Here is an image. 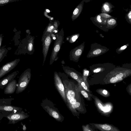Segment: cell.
Segmentation results:
<instances>
[{
  "instance_id": "cell-29",
  "label": "cell",
  "mask_w": 131,
  "mask_h": 131,
  "mask_svg": "<svg viewBox=\"0 0 131 131\" xmlns=\"http://www.w3.org/2000/svg\"><path fill=\"white\" fill-rule=\"evenodd\" d=\"M101 70V69L100 68H97L94 70V73H97L99 72Z\"/></svg>"
},
{
  "instance_id": "cell-33",
  "label": "cell",
  "mask_w": 131,
  "mask_h": 131,
  "mask_svg": "<svg viewBox=\"0 0 131 131\" xmlns=\"http://www.w3.org/2000/svg\"><path fill=\"white\" fill-rule=\"evenodd\" d=\"M103 93L105 94H107V91L105 90H104L103 91Z\"/></svg>"
},
{
  "instance_id": "cell-7",
  "label": "cell",
  "mask_w": 131,
  "mask_h": 131,
  "mask_svg": "<svg viewBox=\"0 0 131 131\" xmlns=\"http://www.w3.org/2000/svg\"><path fill=\"white\" fill-rule=\"evenodd\" d=\"M89 124L95 129L100 131H121L117 127L107 123H92Z\"/></svg>"
},
{
  "instance_id": "cell-21",
  "label": "cell",
  "mask_w": 131,
  "mask_h": 131,
  "mask_svg": "<svg viewBox=\"0 0 131 131\" xmlns=\"http://www.w3.org/2000/svg\"><path fill=\"white\" fill-rule=\"evenodd\" d=\"M81 93L83 95L85 98H87L88 97V94L85 91H81Z\"/></svg>"
},
{
  "instance_id": "cell-3",
  "label": "cell",
  "mask_w": 131,
  "mask_h": 131,
  "mask_svg": "<svg viewBox=\"0 0 131 131\" xmlns=\"http://www.w3.org/2000/svg\"><path fill=\"white\" fill-rule=\"evenodd\" d=\"M31 74V69L28 68L21 74L17 83L16 93L18 94L24 91L27 87L30 81Z\"/></svg>"
},
{
  "instance_id": "cell-23",
  "label": "cell",
  "mask_w": 131,
  "mask_h": 131,
  "mask_svg": "<svg viewBox=\"0 0 131 131\" xmlns=\"http://www.w3.org/2000/svg\"><path fill=\"white\" fill-rule=\"evenodd\" d=\"M3 36L2 34H0V49L1 48L3 40Z\"/></svg>"
},
{
  "instance_id": "cell-12",
  "label": "cell",
  "mask_w": 131,
  "mask_h": 131,
  "mask_svg": "<svg viewBox=\"0 0 131 131\" xmlns=\"http://www.w3.org/2000/svg\"><path fill=\"white\" fill-rule=\"evenodd\" d=\"M82 127L83 131H98L89 124L83 125Z\"/></svg>"
},
{
  "instance_id": "cell-36",
  "label": "cell",
  "mask_w": 131,
  "mask_h": 131,
  "mask_svg": "<svg viewBox=\"0 0 131 131\" xmlns=\"http://www.w3.org/2000/svg\"><path fill=\"white\" fill-rule=\"evenodd\" d=\"M53 26H50V28L52 29L53 28Z\"/></svg>"
},
{
  "instance_id": "cell-9",
  "label": "cell",
  "mask_w": 131,
  "mask_h": 131,
  "mask_svg": "<svg viewBox=\"0 0 131 131\" xmlns=\"http://www.w3.org/2000/svg\"><path fill=\"white\" fill-rule=\"evenodd\" d=\"M51 41V34H49L44 38L43 42V45L42 51L43 56V66L44 65L46 59Z\"/></svg>"
},
{
  "instance_id": "cell-27",
  "label": "cell",
  "mask_w": 131,
  "mask_h": 131,
  "mask_svg": "<svg viewBox=\"0 0 131 131\" xmlns=\"http://www.w3.org/2000/svg\"><path fill=\"white\" fill-rule=\"evenodd\" d=\"M78 11H79L78 9L77 8H76L74 9V11L73 12V14L74 15H77L78 14Z\"/></svg>"
},
{
  "instance_id": "cell-17",
  "label": "cell",
  "mask_w": 131,
  "mask_h": 131,
  "mask_svg": "<svg viewBox=\"0 0 131 131\" xmlns=\"http://www.w3.org/2000/svg\"><path fill=\"white\" fill-rule=\"evenodd\" d=\"M33 44L31 43H28L27 46L28 50L29 51H31L33 49Z\"/></svg>"
},
{
  "instance_id": "cell-26",
  "label": "cell",
  "mask_w": 131,
  "mask_h": 131,
  "mask_svg": "<svg viewBox=\"0 0 131 131\" xmlns=\"http://www.w3.org/2000/svg\"><path fill=\"white\" fill-rule=\"evenodd\" d=\"M81 85L83 87L84 89L85 90H87V87L84 82H82L81 83Z\"/></svg>"
},
{
  "instance_id": "cell-6",
  "label": "cell",
  "mask_w": 131,
  "mask_h": 131,
  "mask_svg": "<svg viewBox=\"0 0 131 131\" xmlns=\"http://www.w3.org/2000/svg\"><path fill=\"white\" fill-rule=\"evenodd\" d=\"M20 61L19 59H16L3 65L0 68V79L14 69Z\"/></svg>"
},
{
  "instance_id": "cell-34",
  "label": "cell",
  "mask_w": 131,
  "mask_h": 131,
  "mask_svg": "<svg viewBox=\"0 0 131 131\" xmlns=\"http://www.w3.org/2000/svg\"><path fill=\"white\" fill-rule=\"evenodd\" d=\"M89 71H86L85 72H84L85 73H86L85 74L86 75H88L89 73Z\"/></svg>"
},
{
  "instance_id": "cell-8",
  "label": "cell",
  "mask_w": 131,
  "mask_h": 131,
  "mask_svg": "<svg viewBox=\"0 0 131 131\" xmlns=\"http://www.w3.org/2000/svg\"><path fill=\"white\" fill-rule=\"evenodd\" d=\"M18 73V71H15L0 80V89H2L5 87L14 79Z\"/></svg>"
},
{
  "instance_id": "cell-1",
  "label": "cell",
  "mask_w": 131,
  "mask_h": 131,
  "mask_svg": "<svg viewBox=\"0 0 131 131\" xmlns=\"http://www.w3.org/2000/svg\"><path fill=\"white\" fill-rule=\"evenodd\" d=\"M59 74L64 87L67 101L66 104L73 114L74 109L80 106L81 104L75 98V92L72 89L71 82L68 76L64 73L60 72Z\"/></svg>"
},
{
  "instance_id": "cell-38",
  "label": "cell",
  "mask_w": 131,
  "mask_h": 131,
  "mask_svg": "<svg viewBox=\"0 0 131 131\" xmlns=\"http://www.w3.org/2000/svg\"><path fill=\"white\" fill-rule=\"evenodd\" d=\"M54 32H55V33H57V30H55L54 31Z\"/></svg>"
},
{
  "instance_id": "cell-28",
  "label": "cell",
  "mask_w": 131,
  "mask_h": 131,
  "mask_svg": "<svg viewBox=\"0 0 131 131\" xmlns=\"http://www.w3.org/2000/svg\"><path fill=\"white\" fill-rule=\"evenodd\" d=\"M78 36L75 35L73 36L72 38V40L73 41H74L78 38Z\"/></svg>"
},
{
  "instance_id": "cell-35",
  "label": "cell",
  "mask_w": 131,
  "mask_h": 131,
  "mask_svg": "<svg viewBox=\"0 0 131 131\" xmlns=\"http://www.w3.org/2000/svg\"><path fill=\"white\" fill-rule=\"evenodd\" d=\"M46 11L47 12L49 13L50 12V11L49 10H48V9H47L46 10Z\"/></svg>"
},
{
  "instance_id": "cell-39",
  "label": "cell",
  "mask_w": 131,
  "mask_h": 131,
  "mask_svg": "<svg viewBox=\"0 0 131 131\" xmlns=\"http://www.w3.org/2000/svg\"></svg>"
},
{
  "instance_id": "cell-19",
  "label": "cell",
  "mask_w": 131,
  "mask_h": 131,
  "mask_svg": "<svg viewBox=\"0 0 131 131\" xmlns=\"http://www.w3.org/2000/svg\"><path fill=\"white\" fill-rule=\"evenodd\" d=\"M123 76V74L122 73H120L117 74L116 76L117 80H122V77Z\"/></svg>"
},
{
  "instance_id": "cell-4",
  "label": "cell",
  "mask_w": 131,
  "mask_h": 131,
  "mask_svg": "<svg viewBox=\"0 0 131 131\" xmlns=\"http://www.w3.org/2000/svg\"><path fill=\"white\" fill-rule=\"evenodd\" d=\"M54 79L55 87L62 99L66 104L67 101L64 86L58 74L56 71L54 73Z\"/></svg>"
},
{
  "instance_id": "cell-14",
  "label": "cell",
  "mask_w": 131,
  "mask_h": 131,
  "mask_svg": "<svg viewBox=\"0 0 131 131\" xmlns=\"http://www.w3.org/2000/svg\"><path fill=\"white\" fill-rule=\"evenodd\" d=\"M22 116L19 114H14L11 116L12 119L14 120H17L23 118Z\"/></svg>"
},
{
  "instance_id": "cell-31",
  "label": "cell",
  "mask_w": 131,
  "mask_h": 131,
  "mask_svg": "<svg viewBox=\"0 0 131 131\" xmlns=\"http://www.w3.org/2000/svg\"><path fill=\"white\" fill-rule=\"evenodd\" d=\"M127 47V46L126 45H124L121 47V50H123L126 49Z\"/></svg>"
},
{
  "instance_id": "cell-13",
  "label": "cell",
  "mask_w": 131,
  "mask_h": 131,
  "mask_svg": "<svg viewBox=\"0 0 131 131\" xmlns=\"http://www.w3.org/2000/svg\"><path fill=\"white\" fill-rule=\"evenodd\" d=\"M18 1L19 0H0V6H4L10 3Z\"/></svg>"
},
{
  "instance_id": "cell-32",
  "label": "cell",
  "mask_w": 131,
  "mask_h": 131,
  "mask_svg": "<svg viewBox=\"0 0 131 131\" xmlns=\"http://www.w3.org/2000/svg\"><path fill=\"white\" fill-rule=\"evenodd\" d=\"M128 18H130V19L131 18V11H130V12L128 14Z\"/></svg>"
},
{
  "instance_id": "cell-15",
  "label": "cell",
  "mask_w": 131,
  "mask_h": 131,
  "mask_svg": "<svg viewBox=\"0 0 131 131\" xmlns=\"http://www.w3.org/2000/svg\"><path fill=\"white\" fill-rule=\"evenodd\" d=\"M3 109L6 111H12L13 110L14 108L12 106H6L3 107Z\"/></svg>"
},
{
  "instance_id": "cell-2",
  "label": "cell",
  "mask_w": 131,
  "mask_h": 131,
  "mask_svg": "<svg viewBox=\"0 0 131 131\" xmlns=\"http://www.w3.org/2000/svg\"><path fill=\"white\" fill-rule=\"evenodd\" d=\"M41 105L51 116L57 121L61 122L63 121L64 117L60 113L51 101L47 99H45L42 101Z\"/></svg>"
},
{
  "instance_id": "cell-22",
  "label": "cell",
  "mask_w": 131,
  "mask_h": 131,
  "mask_svg": "<svg viewBox=\"0 0 131 131\" xmlns=\"http://www.w3.org/2000/svg\"><path fill=\"white\" fill-rule=\"evenodd\" d=\"M101 50L100 49H97L94 51L93 53L94 54H97L100 53L101 52Z\"/></svg>"
},
{
  "instance_id": "cell-24",
  "label": "cell",
  "mask_w": 131,
  "mask_h": 131,
  "mask_svg": "<svg viewBox=\"0 0 131 131\" xmlns=\"http://www.w3.org/2000/svg\"><path fill=\"white\" fill-rule=\"evenodd\" d=\"M101 15L102 17L106 18H109L111 17L110 15L106 14H102Z\"/></svg>"
},
{
  "instance_id": "cell-18",
  "label": "cell",
  "mask_w": 131,
  "mask_h": 131,
  "mask_svg": "<svg viewBox=\"0 0 131 131\" xmlns=\"http://www.w3.org/2000/svg\"><path fill=\"white\" fill-rule=\"evenodd\" d=\"M82 51L81 49H79L77 50L75 52V54L76 56L80 55L82 53Z\"/></svg>"
},
{
  "instance_id": "cell-16",
  "label": "cell",
  "mask_w": 131,
  "mask_h": 131,
  "mask_svg": "<svg viewBox=\"0 0 131 131\" xmlns=\"http://www.w3.org/2000/svg\"><path fill=\"white\" fill-rule=\"evenodd\" d=\"M116 23V21L113 19H111L107 21V23L110 25H114Z\"/></svg>"
},
{
  "instance_id": "cell-20",
  "label": "cell",
  "mask_w": 131,
  "mask_h": 131,
  "mask_svg": "<svg viewBox=\"0 0 131 131\" xmlns=\"http://www.w3.org/2000/svg\"><path fill=\"white\" fill-rule=\"evenodd\" d=\"M117 79L116 77H114L111 78L110 81L111 83H115L117 81Z\"/></svg>"
},
{
  "instance_id": "cell-37",
  "label": "cell",
  "mask_w": 131,
  "mask_h": 131,
  "mask_svg": "<svg viewBox=\"0 0 131 131\" xmlns=\"http://www.w3.org/2000/svg\"><path fill=\"white\" fill-rule=\"evenodd\" d=\"M53 39H56V38L55 37H53Z\"/></svg>"
},
{
  "instance_id": "cell-5",
  "label": "cell",
  "mask_w": 131,
  "mask_h": 131,
  "mask_svg": "<svg viewBox=\"0 0 131 131\" xmlns=\"http://www.w3.org/2000/svg\"><path fill=\"white\" fill-rule=\"evenodd\" d=\"M57 39L56 40L50 58V64L52 65L56 60L57 54L61 48L63 41V35H59L57 34Z\"/></svg>"
},
{
  "instance_id": "cell-11",
  "label": "cell",
  "mask_w": 131,
  "mask_h": 131,
  "mask_svg": "<svg viewBox=\"0 0 131 131\" xmlns=\"http://www.w3.org/2000/svg\"><path fill=\"white\" fill-rule=\"evenodd\" d=\"M8 52V49L3 46L0 49V62H1L4 58L6 56Z\"/></svg>"
},
{
  "instance_id": "cell-30",
  "label": "cell",
  "mask_w": 131,
  "mask_h": 131,
  "mask_svg": "<svg viewBox=\"0 0 131 131\" xmlns=\"http://www.w3.org/2000/svg\"><path fill=\"white\" fill-rule=\"evenodd\" d=\"M101 18V16L100 15H98L97 18V20L100 22H102V21L100 19Z\"/></svg>"
},
{
  "instance_id": "cell-10",
  "label": "cell",
  "mask_w": 131,
  "mask_h": 131,
  "mask_svg": "<svg viewBox=\"0 0 131 131\" xmlns=\"http://www.w3.org/2000/svg\"><path fill=\"white\" fill-rule=\"evenodd\" d=\"M17 87L16 81L14 79L6 86L4 90V93L6 94L13 93L16 91Z\"/></svg>"
},
{
  "instance_id": "cell-25",
  "label": "cell",
  "mask_w": 131,
  "mask_h": 131,
  "mask_svg": "<svg viewBox=\"0 0 131 131\" xmlns=\"http://www.w3.org/2000/svg\"><path fill=\"white\" fill-rule=\"evenodd\" d=\"M104 7L106 11L107 12H108L109 11L110 9L107 5L105 4L104 5Z\"/></svg>"
}]
</instances>
